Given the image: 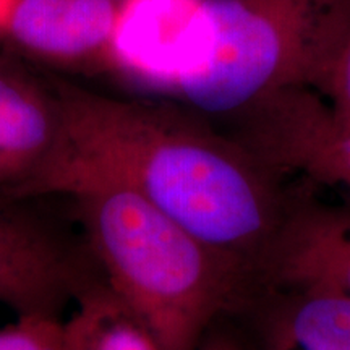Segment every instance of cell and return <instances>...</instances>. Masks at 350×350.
<instances>
[{"label": "cell", "mask_w": 350, "mask_h": 350, "mask_svg": "<svg viewBox=\"0 0 350 350\" xmlns=\"http://www.w3.org/2000/svg\"><path fill=\"white\" fill-rule=\"evenodd\" d=\"M60 150L33 198L129 187L183 229L265 275L300 195L274 167L180 104L120 99L54 78Z\"/></svg>", "instance_id": "cell-1"}, {"label": "cell", "mask_w": 350, "mask_h": 350, "mask_svg": "<svg viewBox=\"0 0 350 350\" xmlns=\"http://www.w3.org/2000/svg\"><path fill=\"white\" fill-rule=\"evenodd\" d=\"M65 198L104 281L163 350H195L213 326L243 314L262 291L252 269L129 187L100 183Z\"/></svg>", "instance_id": "cell-2"}, {"label": "cell", "mask_w": 350, "mask_h": 350, "mask_svg": "<svg viewBox=\"0 0 350 350\" xmlns=\"http://www.w3.org/2000/svg\"><path fill=\"white\" fill-rule=\"evenodd\" d=\"M203 39L167 93L229 120L292 88L323 91L350 38V0H201Z\"/></svg>", "instance_id": "cell-3"}, {"label": "cell", "mask_w": 350, "mask_h": 350, "mask_svg": "<svg viewBox=\"0 0 350 350\" xmlns=\"http://www.w3.org/2000/svg\"><path fill=\"white\" fill-rule=\"evenodd\" d=\"M42 200L0 193V304L16 317L62 318L104 275L80 230L51 216Z\"/></svg>", "instance_id": "cell-4"}, {"label": "cell", "mask_w": 350, "mask_h": 350, "mask_svg": "<svg viewBox=\"0 0 350 350\" xmlns=\"http://www.w3.org/2000/svg\"><path fill=\"white\" fill-rule=\"evenodd\" d=\"M201 38V0H117L106 72L167 94Z\"/></svg>", "instance_id": "cell-5"}, {"label": "cell", "mask_w": 350, "mask_h": 350, "mask_svg": "<svg viewBox=\"0 0 350 350\" xmlns=\"http://www.w3.org/2000/svg\"><path fill=\"white\" fill-rule=\"evenodd\" d=\"M62 135L55 81L0 57V193L31 198L57 157Z\"/></svg>", "instance_id": "cell-6"}, {"label": "cell", "mask_w": 350, "mask_h": 350, "mask_svg": "<svg viewBox=\"0 0 350 350\" xmlns=\"http://www.w3.org/2000/svg\"><path fill=\"white\" fill-rule=\"evenodd\" d=\"M117 0H16L7 31L34 60L64 70H106Z\"/></svg>", "instance_id": "cell-7"}, {"label": "cell", "mask_w": 350, "mask_h": 350, "mask_svg": "<svg viewBox=\"0 0 350 350\" xmlns=\"http://www.w3.org/2000/svg\"><path fill=\"white\" fill-rule=\"evenodd\" d=\"M245 313L256 350H350V294L338 288L266 286Z\"/></svg>", "instance_id": "cell-8"}, {"label": "cell", "mask_w": 350, "mask_h": 350, "mask_svg": "<svg viewBox=\"0 0 350 350\" xmlns=\"http://www.w3.org/2000/svg\"><path fill=\"white\" fill-rule=\"evenodd\" d=\"M262 284H313L350 294V204H323L300 195Z\"/></svg>", "instance_id": "cell-9"}, {"label": "cell", "mask_w": 350, "mask_h": 350, "mask_svg": "<svg viewBox=\"0 0 350 350\" xmlns=\"http://www.w3.org/2000/svg\"><path fill=\"white\" fill-rule=\"evenodd\" d=\"M64 321L68 350H163L146 325L103 281L85 292Z\"/></svg>", "instance_id": "cell-10"}, {"label": "cell", "mask_w": 350, "mask_h": 350, "mask_svg": "<svg viewBox=\"0 0 350 350\" xmlns=\"http://www.w3.org/2000/svg\"><path fill=\"white\" fill-rule=\"evenodd\" d=\"M300 172L350 193V130L339 125L323 135L301 159Z\"/></svg>", "instance_id": "cell-11"}, {"label": "cell", "mask_w": 350, "mask_h": 350, "mask_svg": "<svg viewBox=\"0 0 350 350\" xmlns=\"http://www.w3.org/2000/svg\"><path fill=\"white\" fill-rule=\"evenodd\" d=\"M0 350H68L64 319L51 317H16L0 327Z\"/></svg>", "instance_id": "cell-12"}, {"label": "cell", "mask_w": 350, "mask_h": 350, "mask_svg": "<svg viewBox=\"0 0 350 350\" xmlns=\"http://www.w3.org/2000/svg\"><path fill=\"white\" fill-rule=\"evenodd\" d=\"M323 93L339 124L350 130V38L331 70Z\"/></svg>", "instance_id": "cell-13"}, {"label": "cell", "mask_w": 350, "mask_h": 350, "mask_svg": "<svg viewBox=\"0 0 350 350\" xmlns=\"http://www.w3.org/2000/svg\"><path fill=\"white\" fill-rule=\"evenodd\" d=\"M195 350H247V345L235 332L226 329L221 321L206 332Z\"/></svg>", "instance_id": "cell-14"}, {"label": "cell", "mask_w": 350, "mask_h": 350, "mask_svg": "<svg viewBox=\"0 0 350 350\" xmlns=\"http://www.w3.org/2000/svg\"><path fill=\"white\" fill-rule=\"evenodd\" d=\"M15 3L16 0H0V36H3L7 31L8 21H10Z\"/></svg>", "instance_id": "cell-15"}]
</instances>
